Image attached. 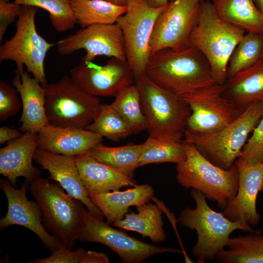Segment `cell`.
<instances>
[{"label":"cell","mask_w":263,"mask_h":263,"mask_svg":"<svg viewBox=\"0 0 263 263\" xmlns=\"http://www.w3.org/2000/svg\"><path fill=\"white\" fill-rule=\"evenodd\" d=\"M12 85L18 91L22 103L21 132L38 133L44 126L49 124L45 108V89L27 71L21 75H15Z\"/></svg>","instance_id":"44dd1931"},{"label":"cell","mask_w":263,"mask_h":263,"mask_svg":"<svg viewBox=\"0 0 263 263\" xmlns=\"http://www.w3.org/2000/svg\"><path fill=\"white\" fill-rule=\"evenodd\" d=\"M150 5L155 8H160L167 5L169 0H147Z\"/></svg>","instance_id":"ab89813d"},{"label":"cell","mask_w":263,"mask_h":263,"mask_svg":"<svg viewBox=\"0 0 263 263\" xmlns=\"http://www.w3.org/2000/svg\"><path fill=\"white\" fill-rule=\"evenodd\" d=\"M110 105L128 124L133 134L138 133L147 129L140 93L135 83L118 93Z\"/></svg>","instance_id":"f546056e"},{"label":"cell","mask_w":263,"mask_h":263,"mask_svg":"<svg viewBox=\"0 0 263 263\" xmlns=\"http://www.w3.org/2000/svg\"><path fill=\"white\" fill-rule=\"evenodd\" d=\"M144 143V147L139 158V167L165 162L177 164L186 159L183 140H160L149 136Z\"/></svg>","instance_id":"4dcf8cb0"},{"label":"cell","mask_w":263,"mask_h":263,"mask_svg":"<svg viewBox=\"0 0 263 263\" xmlns=\"http://www.w3.org/2000/svg\"><path fill=\"white\" fill-rule=\"evenodd\" d=\"M85 129L113 141L133 134L128 124L110 104H102L95 118Z\"/></svg>","instance_id":"d6a6232c"},{"label":"cell","mask_w":263,"mask_h":263,"mask_svg":"<svg viewBox=\"0 0 263 263\" xmlns=\"http://www.w3.org/2000/svg\"><path fill=\"white\" fill-rule=\"evenodd\" d=\"M154 190L152 186L136 185L124 191H113L89 195L90 200L102 211L109 225L122 219L132 206H140L152 200Z\"/></svg>","instance_id":"603a6c76"},{"label":"cell","mask_w":263,"mask_h":263,"mask_svg":"<svg viewBox=\"0 0 263 263\" xmlns=\"http://www.w3.org/2000/svg\"><path fill=\"white\" fill-rule=\"evenodd\" d=\"M262 57H263V51H262Z\"/></svg>","instance_id":"ee69618b"},{"label":"cell","mask_w":263,"mask_h":263,"mask_svg":"<svg viewBox=\"0 0 263 263\" xmlns=\"http://www.w3.org/2000/svg\"><path fill=\"white\" fill-rule=\"evenodd\" d=\"M17 89L7 82L0 81V121L15 116L22 107Z\"/></svg>","instance_id":"8d00e7d4"},{"label":"cell","mask_w":263,"mask_h":263,"mask_svg":"<svg viewBox=\"0 0 263 263\" xmlns=\"http://www.w3.org/2000/svg\"><path fill=\"white\" fill-rule=\"evenodd\" d=\"M191 195L196 203L195 208L185 207L177 221L182 226L197 233V241L191 252L197 263L213 261L226 247L233 231L237 229L248 232L260 231L242 222L232 221L222 212L212 209L207 203L206 196L200 191L193 188Z\"/></svg>","instance_id":"7a4b0ae2"},{"label":"cell","mask_w":263,"mask_h":263,"mask_svg":"<svg viewBox=\"0 0 263 263\" xmlns=\"http://www.w3.org/2000/svg\"><path fill=\"white\" fill-rule=\"evenodd\" d=\"M134 83L140 93L149 136L160 140L182 139L191 113L188 105L146 75Z\"/></svg>","instance_id":"5b68a950"},{"label":"cell","mask_w":263,"mask_h":263,"mask_svg":"<svg viewBox=\"0 0 263 263\" xmlns=\"http://www.w3.org/2000/svg\"><path fill=\"white\" fill-rule=\"evenodd\" d=\"M33 160L47 170L49 179L56 181L70 196L81 201L93 216L103 220L100 209L90 200L76 165L75 156L52 153L37 148Z\"/></svg>","instance_id":"ac0fdd59"},{"label":"cell","mask_w":263,"mask_h":263,"mask_svg":"<svg viewBox=\"0 0 263 263\" xmlns=\"http://www.w3.org/2000/svg\"><path fill=\"white\" fill-rule=\"evenodd\" d=\"M45 89V108L50 124L86 129L98 114L102 104L65 75Z\"/></svg>","instance_id":"ba28073f"},{"label":"cell","mask_w":263,"mask_h":263,"mask_svg":"<svg viewBox=\"0 0 263 263\" xmlns=\"http://www.w3.org/2000/svg\"><path fill=\"white\" fill-rule=\"evenodd\" d=\"M29 185L25 180L21 188L17 189L8 180L0 179V187L8 202L7 213L0 219V229L12 225L24 226L35 233L44 246L53 252L62 245L57 239L46 231L42 225L41 211L37 202L28 199L26 191Z\"/></svg>","instance_id":"2e32d148"},{"label":"cell","mask_w":263,"mask_h":263,"mask_svg":"<svg viewBox=\"0 0 263 263\" xmlns=\"http://www.w3.org/2000/svg\"><path fill=\"white\" fill-rule=\"evenodd\" d=\"M263 116V101L254 103L221 130L207 134H196L185 131L184 140L193 144L211 163L227 170L240 157L249 133Z\"/></svg>","instance_id":"52a82bcc"},{"label":"cell","mask_w":263,"mask_h":263,"mask_svg":"<svg viewBox=\"0 0 263 263\" xmlns=\"http://www.w3.org/2000/svg\"><path fill=\"white\" fill-rule=\"evenodd\" d=\"M253 0L257 9L263 15V0Z\"/></svg>","instance_id":"b9f144b4"},{"label":"cell","mask_w":263,"mask_h":263,"mask_svg":"<svg viewBox=\"0 0 263 263\" xmlns=\"http://www.w3.org/2000/svg\"><path fill=\"white\" fill-rule=\"evenodd\" d=\"M144 147V143L117 147H110L100 143L87 153L98 161L133 178L135 169L139 167V158Z\"/></svg>","instance_id":"f1b7e54d"},{"label":"cell","mask_w":263,"mask_h":263,"mask_svg":"<svg viewBox=\"0 0 263 263\" xmlns=\"http://www.w3.org/2000/svg\"><path fill=\"white\" fill-rule=\"evenodd\" d=\"M75 160L88 195L119 190L137 185L133 178L98 161L87 152L75 156Z\"/></svg>","instance_id":"7402d4cb"},{"label":"cell","mask_w":263,"mask_h":263,"mask_svg":"<svg viewBox=\"0 0 263 263\" xmlns=\"http://www.w3.org/2000/svg\"><path fill=\"white\" fill-rule=\"evenodd\" d=\"M223 90V84L215 83L178 96L191 110L185 131L196 134L212 133L223 129L242 114L244 110L225 98Z\"/></svg>","instance_id":"8fae6325"},{"label":"cell","mask_w":263,"mask_h":263,"mask_svg":"<svg viewBox=\"0 0 263 263\" xmlns=\"http://www.w3.org/2000/svg\"><path fill=\"white\" fill-rule=\"evenodd\" d=\"M230 238L216 256L221 263H263V234L261 231Z\"/></svg>","instance_id":"83f0119b"},{"label":"cell","mask_w":263,"mask_h":263,"mask_svg":"<svg viewBox=\"0 0 263 263\" xmlns=\"http://www.w3.org/2000/svg\"><path fill=\"white\" fill-rule=\"evenodd\" d=\"M0 1H9V0H0Z\"/></svg>","instance_id":"7bdbcfd3"},{"label":"cell","mask_w":263,"mask_h":263,"mask_svg":"<svg viewBox=\"0 0 263 263\" xmlns=\"http://www.w3.org/2000/svg\"><path fill=\"white\" fill-rule=\"evenodd\" d=\"M80 242L98 243L109 247L125 263H140L144 260L165 253H182L173 247H166L142 242L114 228L86 211L83 226L77 236Z\"/></svg>","instance_id":"7c38bea8"},{"label":"cell","mask_w":263,"mask_h":263,"mask_svg":"<svg viewBox=\"0 0 263 263\" xmlns=\"http://www.w3.org/2000/svg\"><path fill=\"white\" fill-rule=\"evenodd\" d=\"M49 257L27 262L29 263H109L108 256L102 252L86 251L82 248L75 250L64 246L52 252Z\"/></svg>","instance_id":"e575fe53"},{"label":"cell","mask_w":263,"mask_h":263,"mask_svg":"<svg viewBox=\"0 0 263 263\" xmlns=\"http://www.w3.org/2000/svg\"><path fill=\"white\" fill-rule=\"evenodd\" d=\"M76 23L81 28L94 24H113L126 11L120 6L106 0H70Z\"/></svg>","instance_id":"4316f807"},{"label":"cell","mask_w":263,"mask_h":263,"mask_svg":"<svg viewBox=\"0 0 263 263\" xmlns=\"http://www.w3.org/2000/svg\"><path fill=\"white\" fill-rule=\"evenodd\" d=\"M19 129H15L8 126H2L0 128V144H3L7 141L15 139L21 137L23 134Z\"/></svg>","instance_id":"f35d334b"},{"label":"cell","mask_w":263,"mask_h":263,"mask_svg":"<svg viewBox=\"0 0 263 263\" xmlns=\"http://www.w3.org/2000/svg\"><path fill=\"white\" fill-rule=\"evenodd\" d=\"M202 0H199L200 1H202Z\"/></svg>","instance_id":"f6af8a7d"},{"label":"cell","mask_w":263,"mask_h":263,"mask_svg":"<svg viewBox=\"0 0 263 263\" xmlns=\"http://www.w3.org/2000/svg\"><path fill=\"white\" fill-rule=\"evenodd\" d=\"M38 10L37 7L22 6L16 20L15 34L0 46V61L15 62V75L19 76L25 65L27 71L45 87L48 83L44 62L48 52L55 44L48 42L38 33L35 24Z\"/></svg>","instance_id":"9c48e42d"},{"label":"cell","mask_w":263,"mask_h":263,"mask_svg":"<svg viewBox=\"0 0 263 263\" xmlns=\"http://www.w3.org/2000/svg\"><path fill=\"white\" fill-rule=\"evenodd\" d=\"M114 4L120 6H127L130 2L132 0H106Z\"/></svg>","instance_id":"60d3db41"},{"label":"cell","mask_w":263,"mask_h":263,"mask_svg":"<svg viewBox=\"0 0 263 263\" xmlns=\"http://www.w3.org/2000/svg\"><path fill=\"white\" fill-rule=\"evenodd\" d=\"M12 0L21 6H35L46 10L52 26L58 32L69 30L76 23L70 0Z\"/></svg>","instance_id":"836d02e7"},{"label":"cell","mask_w":263,"mask_h":263,"mask_svg":"<svg viewBox=\"0 0 263 263\" xmlns=\"http://www.w3.org/2000/svg\"><path fill=\"white\" fill-rule=\"evenodd\" d=\"M61 55L85 50L82 61H93L99 56L116 57L126 61L122 31L116 22L94 24L81 28L56 43Z\"/></svg>","instance_id":"5bb4252c"},{"label":"cell","mask_w":263,"mask_h":263,"mask_svg":"<svg viewBox=\"0 0 263 263\" xmlns=\"http://www.w3.org/2000/svg\"><path fill=\"white\" fill-rule=\"evenodd\" d=\"M71 79L82 89L95 96H113L135 83L127 62L116 57L104 65L82 61L70 70Z\"/></svg>","instance_id":"9a60e30c"},{"label":"cell","mask_w":263,"mask_h":263,"mask_svg":"<svg viewBox=\"0 0 263 263\" xmlns=\"http://www.w3.org/2000/svg\"><path fill=\"white\" fill-rule=\"evenodd\" d=\"M102 137L85 129L60 127L51 124L37 133L38 148L62 155L84 154L101 143Z\"/></svg>","instance_id":"d6986e66"},{"label":"cell","mask_w":263,"mask_h":263,"mask_svg":"<svg viewBox=\"0 0 263 263\" xmlns=\"http://www.w3.org/2000/svg\"><path fill=\"white\" fill-rule=\"evenodd\" d=\"M30 185V192L40 209L44 227L62 246L72 249L87 210L84 205L49 178L40 177Z\"/></svg>","instance_id":"277c9868"},{"label":"cell","mask_w":263,"mask_h":263,"mask_svg":"<svg viewBox=\"0 0 263 263\" xmlns=\"http://www.w3.org/2000/svg\"><path fill=\"white\" fill-rule=\"evenodd\" d=\"M199 0H170L155 22L150 41V56L165 48L181 50L189 39L199 17Z\"/></svg>","instance_id":"4fadbf2b"},{"label":"cell","mask_w":263,"mask_h":263,"mask_svg":"<svg viewBox=\"0 0 263 263\" xmlns=\"http://www.w3.org/2000/svg\"><path fill=\"white\" fill-rule=\"evenodd\" d=\"M263 49V34H245L229 58L227 78L255 64L262 57Z\"/></svg>","instance_id":"1f68e13d"},{"label":"cell","mask_w":263,"mask_h":263,"mask_svg":"<svg viewBox=\"0 0 263 263\" xmlns=\"http://www.w3.org/2000/svg\"><path fill=\"white\" fill-rule=\"evenodd\" d=\"M252 132L239 157L249 165L263 163V116Z\"/></svg>","instance_id":"d590c367"},{"label":"cell","mask_w":263,"mask_h":263,"mask_svg":"<svg viewBox=\"0 0 263 263\" xmlns=\"http://www.w3.org/2000/svg\"><path fill=\"white\" fill-rule=\"evenodd\" d=\"M136 208L137 213L128 212L122 219L114 222L113 226L136 232L155 243L164 242L166 235L163 228L162 208L157 204L149 202Z\"/></svg>","instance_id":"d4e9b609"},{"label":"cell","mask_w":263,"mask_h":263,"mask_svg":"<svg viewBox=\"0 0 263 263\" xmlns=\"http://www.w3.org/2000/svg\"><path fill=\"white\" fill-rule=\"evenodd\" d=\"M222 94L231 103L244 110L263 101V57L252 66L227 78Z\"/></svg>","instance_id":"cb8c5ba5"},{"label":"cell","mask_w":263,"mask_h":263,"mask_svg":"<svg viewBox=\"0 0 263 263\" xmlns=\"http://www.w3.org/2000/svg\"><path fill=\"white\" fill-rule=\"evenodd\" d=\"M235 163L239 173L237 193L221 212L232 221L254 226L261 219L256 202L259 192L263 190V163L249 165L238 158Z\"/></svg>","instance_id":"e0dca14e"},{"label":"cell","mask_w":263,"mask_h":263,"mask_svg":"<svg viewBox=\"0 0 263 263\" xmlns=\"http://www.w3.org/2000/svg\"><path fill=\"white\" fill-rule=\"evenodd\" d=\"M37 148V133L26 132L0 149V174L14 187L19 177H24L29 184L40 177V170L33 164Z\"/></svg>","instance_id":"ffe728a7"},{"label":"cell","mask_w":263,"mask_h":263,"mask_svg":"<svg viewBox=\"0 0 263 263\" xmlns=\"http://www.w3.org/2000/svg\"><path fill=\"white\" fill-rule=\"evenodd\" d=\"M186 160L176 164V178L183 187L201 192L223 209L236 195L239 173L235 164L223 169L204 157L191 143L183 140Z\"/></svg>","instance_id":"8992f818"},{"label":"cell","mask_w":263,"mask_h":263,"mask_svg":"<svg viewBox=\"0 0 263 263\" xmlns=\"http://www.w3.org/2000/svg\"><path fill=\"white\" fill-rule=\"evenodd\" d=\"M145 75L177 96L217 83L207 58L192 46L157 51L150 57Z\"/></svg>","instance_id":"6da1fadb"},{"label":"cell","mask_w":263,"mask_h":263,"mask_svg":"<svg viewBox=\"0 0 263 263\" xmlns=\"http://www.w3.org/2000/svg\"><path fill=\"white\" fill-rule=\"evenodd\" d=\"M245 32L242 27L220 19L211 2L200 1L198 21L191 34L189 44L207 58L217 83L225 82L229 58Z\"/></svg>","instance_id":"3957f363"},{"label":"cell","mask_w":263,"mask_h":263,"mask_svg":"<svg viewBox=\"0 0 263 263\" xmlns=\"http://www.w3.org/2000/svg\"><path fill=\"white\" fill-rule=\"evenodd\" d=\"M22 6L9 1H0V42L9 25L18 18Z\"/></svg>","instance_id":"74e56055"},{"label":"cell","mask_w":263,"mask_h":263,"mask_svg":"<svg viewBox=\"0 0 263 263\" xmlns=\"http://www.w3.org/2000/svg\"><path fill=\"white\" fill-rule=\"evenodd\" d=\"M213 9L222 20L247 33L263 34V15L253 0H213Z\"/></svg>","instance_id":"484cf974"},{"label":"cell","mask_w":263,"mask_h":263,"mask_svg":"<svg viewBox=\"0 0 263 263\" xmlns=\"http://www.w3.org/2000/svg\"><path fill=\"white\" fill-rule=\"evenodd\" d=\"M168 4L155 8L147 0H132L116 21L123 36L126 61L135 80L145 75L150 57V41L153 27Z\"/></svg>","instance_id":"30bf717a"}]
</instances>
